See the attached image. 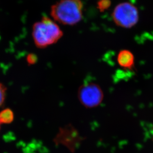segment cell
Segmentation results:
<instances>
[{"instance_id": "obj_1", "label": "cell", "mask_w": 153, "mask_h": 153, "mask_svg": "<svg viewBox=\"0 0 153 153\" xmlns=\"http://www.w3.org/2000/svg\"><path fill=\"white\" fill-rule=\"evenodd\" d=\"M82 8L81 0H60L51 7V16L58 23L74 25L82 19Z\"/></svg>"}, {"instance_id": "obj_2", "label": "cell", "mask_w": 153, "mask_h": 153, "mask_svg": "<svg viewBox=\"0 0 153 153\" xmlns=\"http://www.w3.org/2000/svg\"><path fill=\"white\" fill-rule=\"evenodd\" d=\"M63 35L59 26L49 17L44 16L33 25L32 36L38 48L43 49L56 43Z\"/></svg>"}, {"instance_id": "obj_3", "label": "cell", "mask_w": 153, "mask_h": 153, "mask_svg": "<svg viewBox=\"0 0 153 153\" xmlns=\"http://www.w3.org/2000/svg\"><path fill=\"white\" fill-rule=\"evenodd\" d=\"M113 20L117 26L130 28L136 25L139 19L137 9L129 3L118 4L113 12Z\"/></svg>"}, {"instance_id": "obj_4", "label": "cell", "mask_w": 153, "mask_h": 153, "mask_svg": "<svg viewBox=\"0 0 153 153\" xmlns=\"http://www.w3.org/2000/svg\"><path fill=\"white\" fill-rule=\"evenodd\" d=\"M78 96L82 105L91 108L100 105L104 98V93L98 84L87 83L80 86Z\"/></svg>"}, {"instance_id": "obj_5", "label": "cell", "mask_w": 153, "mask_h": 153, "mask_svg": "<svg viewBox=\"0 0 153 153\" xmlns=\"http://www.w3.org/2000/svg\"><path fill=\"white\" fill-rule=\"evenodd\" d=\"M117 62L120 67L126 68H131L134 63V57L131 52L124 50L119 53Z\"/></svg>"}, {"instance_id": "obj_6", "label": "cell", "mask_w": 153, "mask_h": 153, "mask_svg": "<svg viewBox=\"0 0 153 153\" xmlns=\"http://www.w3.org/2000/svg\"><path fill=\"white\" fill-rule=\"evenodd\" d=\"M14 114L9 108L3 110L0 113V123H10L13 121Z\"/></svg>"}, {"instance_id": "obj_7", "label": "cell", "mask_w": 153, "mask_h": 153, "mask_svg": "<svg viewBox=\"0 0 153 153\" xmlns=\"http://www.w3.org/2000/svg\"><path fill=\"white\" fill-rule=\"evenodd\" d=\"M111 5V1L110 0H100L97 4V7L100 12H104L107 10Z\"/></svg>"}, {"instance_id": "obj_8", "label": "cell", "mask_w": 153, "mask_h": 153, "mask_svg": "<svg viewBox=\"0 0 153 153\" xmlns=\"http://www.w3.org/2000/svg\"><path fill=\"white\" fill-rule=\"evenodd\" d=\"M6 88L4 85L0 83V106L4 102L6 96Z\"/></svg>"}, {"instance_id": "obj_9", "label": "cell", "mask_w": 153, "mask_h": 153, "mask_svg": "<svg viewBox=\"0 0 153 153\" xmlns=\"http://www.w3.org/2000/svg\"><path fill=\"white\" fill-rule=\"evenodd\" d=\"M28 62L30 64H33L36 62V56L34 55H30L28 58Z\"/></svg>"}, {"instance_id": "obj_10", "label": "cell", "mask_w": 153, "mask_h": 153, "mask_svg": "<svg viewBox=\"0 0 153 153\" xmlns=\"http://www.w3.org/2000/svg\"><path fill=\"white\" fill-rule=\"evenodd\" d=\"M152 134H153V128H152Z\"/></svg>"}, {"instance_id": "obj_11", "label": "cell", "mask_w": 153, "mask_h": 153, "mask_svg": "<svg viewBox=\"0 0 153 153\" xmlns=\"http://www.w3.org/2000/svg\"></svg>"}, {"instance_id": "obj_12", "label": "cell", "mask_w": 153, "mask_h": 153, "mask_svg": "<svg viewBox=\"0 0 153 153\" xmlns=\"http://www.w3.org/2000/svg\"></svg>"}]
</instances>
